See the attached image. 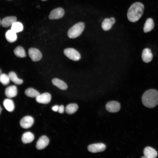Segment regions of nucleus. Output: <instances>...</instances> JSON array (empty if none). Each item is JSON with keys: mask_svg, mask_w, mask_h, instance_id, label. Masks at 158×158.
<instances>
[{"mask_svg": "<svg viewBox=\"0 0 158 158\" xmlns=\"http://www.w3.org/2000/svg\"><path fill=\"white\" fill-rule=\"evenodd\" d=\"M144 9L143 5L140 2H136L132 4L127 13L128 20L132 22L137 21L143 14Z\"/></svg>", "mask_w": 158, "mask_h": 158, "instance_id": "f03ea898", "label": "nucleus"}, {"mask_svg": "<svg viewBox=\"0 0 158 158\" xmlns=\"http://www.w3.org/2000/svg\"><path fill=\"white\" fill-rule=\"evenodd\" d=\"M8 75L10 80L15 84L17 85H20L23 83V80L18 78L15 72H11L9 73Z\"/></svg>", "mask_w": 158, "mask_h": 158, "instance_id": "5701e85b", "label": "nucleus"}, {"mask_svg": "<svg viewBox=\"0 0 158 158\" xmlns=\"http://www.w3.org/2000/svg\"><path fill=\"white\" fill-rule=\"evenodd\" d=\"M5 37L7 41L10 42H13L16 41L17 39L16 33L11 29L8 30L6 32Z\"/></svg>", "mask_w": 158, "mask_h": 158, "instance_id": "aec40b11", "label": "nucleus"}, {"mask_svg": "<svg viewBox=\"0 0 158 158\" xmlns=\"http://www.w3.org/2000/svg\"><path fill=\"white\" fill-rule=\"evenodd\" d=\"M154 23L153 19L150 18H148L144 24L143 31L146 33L151 31L154 28Z\"/></svg>", "mask_w": 158, "mask_h": 158, "instance_id": "6ab92c4d", "label": "nucleus"}, {"mask_svg": "<svg viewBox=\"0 0 158 158\" xmlns=\"http://www.w3.org/2000/svg\"><path fill=\"white\" fill-rule=\"evenodd\" d=\"M5 94L9 98L16 97L17 94L16 87L15 85H12L8 87L5 90Z\"/></svg>", "mask_w": 158, "mask_h": 158, "instance_id": "4468645a", "label": "nucleus"}, {"mask_svg": "<svg viewBox=\"0 0 158 158\" xmlns=\"http://www.w3.org/2000/svg\"><path fill=\"white\" fill-rule=\"evenodd\" d=\"M3 105L6 109L9 112H12L15 108L14 104L11 99H5L3 102Z\"/></svg>", "mask_w": 158, "mask_h": 158, "instance_id": "412c9836", "label": "nucleus"}, {"mask_svg": "<svg viewBox=\"0 0 158 158\" xmlns=\"http://www.w3.org/2000/svg\"><path fill=\"white\" fill-rule=\"evenodd\" d=\"M49 142V138L45 135L41 136L37 141L36 147L39 150H41L47 146Z\"/></svg>", "mask_w": 158, "mask_h": 158, "instance_id": "9b49d317", "label": "nucleus"}, {"mask_svg": "<svg viewBox=\"0 0 158 158\" xmlns=\"http://www.w3.org/2000/svg\"><path fill=\"white\" fill-rule=\"evenodd\" d=\"M1 24V20L0 19V25Z\"/></svg>", "mask_w": 158, "mask_h": 158, "instance_id": "473e14b6", "label": "nucleus"}, {"mask_svg": "<svg viewBox=\"0 0 158 158\" xmlns=\"http://www.w3.org/2000/svg\"><path fill=\"white\" fill-rule=\"evenodd\" d=\"M120 104L115 101L108 102L106 105L107 110L111 113L117 112L119 111L120 109Z\"/></svg>", "mask_w": 158, "mask_h": 158, "instance_id": "0eeeda50", "label": "nucleus"}, {"mask_svg": "<svg viewBox=\"0 0 158 158\" xmlns=\"http://www.w3.org/2000/svg\"><path fill=\"white\" fill-rule=\"evenodd\" d=\"M23 29V24L21 23L16 21L11 25V29L16 33L22 31Z\"/></svg>", "mask_w": 158, "mask_h": 158, "instance_id": "b1692460", "label": "nucleus"}, {"mask_svg": "<svg viewBox=\"0 0 158 158\" xmlns=\"http://www.w3.org/2000/svg\"><path fill=\"white\" fill-rule=\"evenodd\" d=\"M106 148V145L102 143L92 144L87 147L88 150L93 153L102 152L105 150Z\"/></svg>", "mask_w": 158, "mask_h": 158, "instance_id": "39448f33", "label": "nucleus"}, {"mask_svg": "<svg viewBox=\"0 0 158 158\" xmlns=\"http://www.w3.org/2000/svg\"><path fill=\"white\" fill-rule=\"evenodd\" d=\"M59 106L57 105H55L52 107L51 108L52 110L54 111H57L58 110Z\"/></svg>", "mask_w": 158, "mask_h": 158, "instance_id": "c85d7f7f", "label": "nucleus"}, {"mask_svg": "<svg viewBox=\"0 0 158 158\" xmlns=\"http://www.w3.org/2000/svg\"><path fill=\"white\" fill-rule=\"evenodd\" d=\"M143 153L144 155L148 158H156L158 155L157 151L154 149L149 146L144 148Z\"/></svg>", "mask_w": 158, "mask_h": 158, "instance_id": "dca6fc26", "label": "nucleus"}, {"mask_svg": "<svg viewBox=\"0 0 158 158\" xmlns=\"http://www.w3.org/2000/svg\"><path fill=\"white\" fill-rule=\"evenodd\" d=\"M10 79L8 75L1 73L0 75V82L4 85H7L10 83Z\"/></svg>", "mask_w": 158, "mask_h": 158, "instance_id": "bb28decb", "label": "nucleus"}, {"mask_svg": "<svg viewBox=\"0 0 158 158\" xmlns=\"http://www.w3.org/2000/svg\"><path fill=\"white\" fill-rule=\"evenodd\" d=\"M142 58L143 61L145 63H148L151 61L153 58L151 50L148 48L144 49L142 52Z\"/></svg>", "mask_w": 158, "mask_h": 158, "instance_id": "ddd939ff", "label": "nucleus"}, {"mask_svg": "<svg viewBox=\"0 0 158 158\" xmlns=\"http://www.w3.org/2000/svg\"><path fill=\"white\" fill-rule=\"evenodd\" d=\"M78 105L75 103L70 104L66 107L65 111L66 112L69 114H71L76 112L78 109Z\"/></svg>", "mask_w": 158, "mask_h": 158, "instance_id": "4be33fe9", "label": "nucleus"}, {"mask_svg": "<svg viewBox=\"0 0 158 158\" xmlns=\"http://www.w3.org/2000/svg\"><path fill=\"white\" fill-rule=\"evenodd\" d=\"M143 104L149 108H153L158 104V91L150 89L146 91L142 98Z\"/></svg>", "mask_w": 158, "mask_h": 158, "instance_id": "f257e3e1", "label": "nucleus"}, {"mask_svg": "<svg viewBox=\"0 0 158 158\" xmlns=\"http://www.w3.org/2000/svg\"><path fill=\"white\" fill-rule=\"evenodd\" d=\"M42 1H46L47 0H41Z\"/></svg>", "mask_w": 158, "mask_h": 158, "instance_id": "72a5a7b5", "label": "nucleus"}, {"mask_svg": "<svg viewBox=\"0 0 158 158\" xmlns=\"http://www.w3.org/2000/svg\"><path fill=\"white\" fill-rule=\"evenodd\" d=\"M51 99V95L45 92L40 94L36 97V101L38 103L43 104H47L50 102Z\"/></svg>", "mask_w": 158, "mask_h": 158, "instance_id": "9d476101", "label": "nucleus"}, {"mask_svg": "<svg viewBox=\"0 0 158 158\" xmlns=\"http://www.w3.org/2000/svg\"><path fill=\"white\" fill-rule=\"evenodd\" d=\"M64 111V107L63 105H61L59 106L57 112L60 113H63Z\"/></svg>", "mask_w": 158, "mask_h": 158, "instance_id": "cd10ccee", "label": "nucleus"}, {"mask_svg": "<svg viewBox=\"0 0 158 158\" xmlns=\"http://www.w3.org/2000/svg\"><path fill=\"white\" fill-rule=\"evenodd\" d=\"M14 53L16 56L19 57L23 58L26 56L25 50L21 46H18L16 47L14 50Z\"/></svg>", "mask_w": 158, "mask_h": 158, "instance_id": "a878e982", "label": "nucleus"}, {"mask_svg": "<svg viewBox=\"0 0 158 158\" xmlns=\"http://www.w3.org/2000/svg\"><path fill=\"white\" fill-rule=\"evenodd\" d=\"M34 119L30 116H27L23 118L20 121V126L23 128L27 129L31 127L34 123Z\"/></svg>", "mask_w": 158, "mask_h": 158, "instance_id": "1a4fd4ad", "label": "nucleus"}, {"mask_svg": "<svg viewBox=\"0 0 158 158\" xmlns=\"http://www.w3.org/2000/svg\"><path fill=\"white\" fill-rule=\"evenodd\" d=\"M25 95L31 97H36L40 94L37 91L32 88H29L26 89L25 92Z\"/></svg>", "mask_w": 158, "mask_h": 158, "instance_id": "393cba45", "label": "nucleus"}, {"mask_svg": "<svg viewBox=\"0 0 158 158\" xmlns=\"http://www.w3.org/2000/svg\"><path fill=\"white\" fill-rule=\"evenodd\" d=\"M16 20L17 18L15 16L6 17L1 21V25L4 27H8L11 26L16 21Z\"/></svg>", "mask_w": 158, "mask_h": 158, "instance_id": "2eb2a0df", "label": "nucleus"}, {"mask_svg": "<svg viewBox=\"0 0 158 158\" xmlns=\"http://www.w3.org/2000/svg\"><path fill=\"white\" fill-rule=\"evenodd\" d=\"M64 14V10L61 8H58L52 10L50 13L49 18L50 19H59L62 17Z\"/></svg>", "mask_w": 158, "mask_h": 158, "instance_id": "6e6552de", "label": "nucleus"}, {"mask_svg": "<svg viewBox=\"0 0 158 158\" xmlns=\"http://www.w3.org/2000/svg\"><path fill=\"white\" fill-rule=\"evenodd\" d=\"M2 109L1 106H0V114L1 113Z\"/></svg>", "mask_w": 158, "mask_h": 158, "instance_id": "7c9ffc66", "label": "nucleus"}, {"mask_svg": "<svg viewBox=\"0 0 158 158\" xmlns=\"http://www.w3.org/2000/svg\"><path fill=\"white\" fill-rule=\"evenodd\" d=\"M34 139L33 134L30 132L24 133L21 137L22 142L24 144L29 143L32 142Z\"/></svg>", "mask_w": 158, "mask_h": 158, "instance_id": "f3484780", "label": "nucleus"}, {"mask_svg": "<svg viewBox=\"0 0 158 158\" xmlns=\"http://www.w3.org/2000/svg\"><path fill=\"white\" fill-rule=\"evenodd\" d=\"M115 22V19L114 17L110 18H105L102 22V28L104 31H108L112 28V25Z\"/></svg>", "mask_w": 158, "mask_h": 158, "instance_id": "f8f14e48", "label": "nucleus"}, {"mask_svg": "<svg viewBox=\"0 0 158 158\" xmlns=\"http://www.w3.org/2000/svg\"><path fill=\"white\" fill-rule=\"evenodd\" d=\"M63 53L68 58L73 61H78L81 58L80 53L76 50L73 48L66 49L64 50Z\"/></svg>", "mask_w": 158, "mask_h": 158, "instance_id": "20e7f679", "label": "nucleus"}, {"mask_svg": "<svg viewBox=\"0 0 158 158\" xmlns=\"http://www.w3.org/2000/svg\"><path fill=\"white\" fill-rule=\"evenodd\" d=\"M85 28L84 23L82 22L78 23L72 26L68 30L67 35L70 38H75L82 34Z\"/></svg>", "mask_w": 158, "mask_h": 158, "instance_id": "7ed1b4c3", "label": "nucleus"}, {"mask_svg": "<svg viewBox=\"0 0 158 158\" xmlns=\"http://www.w3.org/2000/svg\"><path fill=\"white\" fill-rule=\"evenodd\" d=\"M2 73V72H1V69H0V75Z\"/></svg>", "mask_w": 158, "mask_h": 158, "instance_id": "2f4dec72", "label": "nucleus"}, {"mask_svg": "<svg viewBox=\"0 0 158 158\" xmlns=\"http://www.w3.org/2000/svg\"><path fill=\"white\" fill-rule=\"evenodd\" d=\"M28 53L31 60L34 61H37L40 60L42 57L40 51L35 48H31L29 49Z\"/></svg>", "mask_w": 158, "mask_h": 158, "instance_id": "423d86ee", "label": "nucleus"}, {"mask_svg": "<svg viewBox=\"0 0 158 158\" xmlns=\"http://www.w3.org/2000/svg\"><path fill=\"white\" fill-rule=\"evenodd\" d=\"M52 84L59 88L62 90H66L68 87L67 84L63 81L59 79L55 78L52 80Z\"/></svg>", "mask_w": 158, "mask_h": 158, "instance_id": "a211bd4d", "label": "nucleus"}, {"mask_svg": "<svg viewBox=\"0 0 158 158\" xmlns=\"http://www.w3.org/2000/svg\"><path fill=\"white\" fill-rule=\"evenodd\" d=\"M141 158H148V157H146V156H145L142 157H141Z\"/></svg>", "mask_w": 158, "mask_h": 158, "instance_id": "c756f323", "label": "nucleus"}]
</instances>
